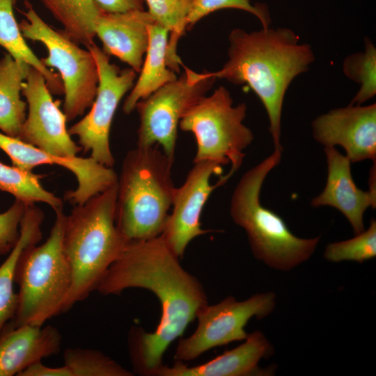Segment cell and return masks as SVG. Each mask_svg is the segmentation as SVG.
Returning <instances> with one entry per match:
<instances>
[{
	"mask_svg": "<svg viewBox=\"0 0 376 376\" xmlns=\"http://www.w3.org/2000/svg\"><path fill=\"white\" fill-rule=\"evenodd\" d=\"M42 176L0 162V191L13 195L26 205L45 203L54 211L63 208V201L42 187Z\"/></svg>",
	"mask_w": 376,
	"mask_h": 376,
	"instance_id": "obj_26",
	"label": "cell"
},
{
	"mask_svg": "<svg viewBox=\"0 0 376 376\" xmlns=\"http://www.w3.org/2000/svg\"><path fill=\"white\" fill-rule=\"evenodd\" d=\"M185 68L182 76L140 100L135 107L140 120L137 146L159 145L173 161L180 120L217 79L210 72L197 73Z\"/></svg>",
	"mask_w": 376,
	"mask_h": 376,
	"instance_id": "obj_9",
	"label": "cell"
},
{
	"mask_svg": "<svg viewBox=\"0 0 376 376\" xmlns=\"http://www.w3.org/2000/svg\"><path fill=\"white\" fill-rule=\"evenodd\" d=\"M43 219L44 214L39 207L34 204L26 205L18 241L0 265V335L15 317L17 308L18 295L14 291V283L19 258L27 246L40 241Z\"/></svg>",
	"mask_w": 376,
	"mask_h": 376,
	"instance_id": "obj_20",
	"label": "cell"
},
{
	"mask_svg": "<svg viewBox=\"0 0 376 376\" xmlns=\"http://www.w3.org/2000/svg\"><path fill=\"white\" fill-rule=\"evenodd\" d=\"M169 31L153 22L149 26V42L140 75L125 99L123 111L129 114L138 102L143 100L167 83L175 80V72L166 65Z\"/></svg>",
	"mask_w": 376,
	"mask_h": 376,
	"instance_id": "obj_21",
	"label": "cell"
},
{
	"mask_svg": "<svg viewBox=\"0 0 376 376\" xmlns=\"http://www.w3.org/2000/svg\"><path fill=\"white\" fill-rule=\"evenodd\" d=\"M376 256V221L372 219L367 230L347 240L327 244L324 257L329 261L362 263Z\"/></svg>",
	"mask_w": 376,
	"mask_h": 376,
	"instance_id": "obj_29",
	"label": "cell"
},
{
	"mask_svg": "<svg viewBox=\"0 0 376 376\" xmlns=\"http://www.w3.org/2000/svg\"><path fill=\"white\" fill-rule=\"evenodd\" d=\"M364 42V52L352 54L343 61L345 75L360 85L350 104L361 105L376 94V48L368 38Z\"/></svg>",
	"mask_w": 376,
	"mask_h": 376,
	"instance_id": "obj_27",
	"label": "cell"
},
{
	"mask_svg": "<svg viewBox=\"0 0 376 376\" xmlns=\"http://www.w3.org/2000/svg\"><path fill=\"white\" fill-rule=\"evenodd\" d=\"M118 182L65 216L63 249L72 273L63 311L96 290L127 244L116 224Z\"/></svg>",
	"mask_w": 376,
	"mask_h": 376,
	"instance_id": "obj_3",
	"label": "cell"
},
{
	"mask_svg": "<svg viewBox=\"0 0 376 376\" xmlns=\"http://www.w3.org/2000/svg\"><path fill=\"white\" fill-rule=\"evenodd\" d=\"M54 212L55 221L47 240L39 246H27L19 258L15 276L19 286L17 308L7 327L42 326L63 311L72 273L62 243L66 214L63 208Z\"/></svg>",
	"mask_w": 376,
	"mask_h": 376,
	"instance_id": "obj_6",
	"label": "cell"
},
{
	"mask_svg": "<svg viewBox=\"0 0 376 376\" xmlns=\"http://www.w3.org/2000/svg\"><path fill=\"white\" fill-rule=\"evenodd\" d=\"M86 48L97 66V93L88 113L72 125L68 132L77 136L81 150L89 152L90 157L112 168L115 159L109 142L111 123L121 99L134 84L136 72L131 68L120 70L111 63L109 56L95 43Z\"/></svg>",
	"mask_w": 376,
	"mask_h": 376,
	"instance_id": "obj_11",
	"label": "cell"
},
{
	"mask_svg": "<svg viewBox=\"0 0 376 376\" xmlns=\"http://www.w3.org/2000/svg\"><path fill=\"white\" fill-rule=\"evenodd\" d=\"M327 178L323 191L311 200L312 207L330 206L340 212L354 235L365 230L363 216L368 207L375 208L376 192L363 191L355 184L350 159L335 147H324Z\"/></svg>",
	"mask_w": 376,
	"mask_h": 376,
	"instance_id": "obj_16",
	"label": "cell"
},
{
	"mask_svg": "<svg viewBox=\"0 0 376 376\" xmlns=\"http://www.w3.org/2000/svg\"><path fill=\"white\" fill-rule=\"evenodd\" d=\"M276 304L272 292L253 295L237 301L229 296L220 302L203 306L198 313V325L189 337L180 338L175 349V361L186 362L198 358L214 347L245 340V327L249 320L270 314Z\"/></svg>",
	"mask_w": 376,
	"mask_h": 376,
	"instance_id": "obj_10",
	"label": "cell"
},
{
	"mask_svg": "<svg viewBox=\"0 0 376 376\" xmlns=\"http://www.w3.org/2000/svg\"><path fill=\"white\" fill-rule=\"evenodd\" d=\"M26 207L25 203L15 199L6 211L0 213V256L9 253L18 241Z\"/></svg>",
	"mask_w": 376,
	"mask_h": 376,
	"instance_id": "obj_31",
	"label": "cell"
},
{
	"mask_svg": "<svg viewBox=\"0 0 376 376\" xmlns=\"http://www.w3.org/2000/svg\"><path fill=\"white\" fill-rule=\"evenodd\" d=\"M273 347L260 331L249 334L239 346L226 351L204 363L188 366L185 362L175 361L169 366L164 363L152 376H251L270 375L273 368L261 369L259 361L273 354Z\"/></svg>",
	"mask_w": 376,
	"mask_h": 376,
	"instance_id": "obj_17",
	"label": "cell"
},
{
	"mask_svg": "<svg viewBox=\"0 0 376 376\" xmlns=\"http://www.w3.org/2000/svg\"><path fill=\"white\" fill-rule=\"evenodd\" d=\"M0 149L10 157L13 166L26 171L32 172L40 165L52 164L72 172L76 177L77 187L67 191L65 199L74 205L84 203L118 182V175L111 167L101 164L91 157L56 156L2 132Z\"/></svg>",
	"mask_w": 376,
	"mask_h": 376,
	"instance_id": "obj_14",
	"label": "cell"
},
{
	"mask_svg": "<svg viewBox=\"0 0 376 376\" xmlns=\"http://www.w3.org/2000/svg\"><path fill=\"white\" fill-rule=\"evenodd\" d=\"M246 105L236 106L229 91L219 86L210 96H203L182 116L180 128L191 132L196 141L194 162L213 161L223 166L230 164V178L240 168L254 136L244 123Z\"/></svg>",
	"mask_w": 376,
	"mask_h": 376,
	"instance_id": "obj_7",
	"label": "cell"
},
{
	"mask_svg": "<svg viewBox=\"0 0 376 376\" xmlns=\"http://www.w3.org/2000/svg\"><path fill=\"white\" fill-rule=\"evenodd\" d=\"M194 0H144L148 12L155 22L169 31L170 38L166 49V65L175 72H180L182 64L177 54L180 38L187 30L186 20Z\"/></svg>",
	"mask_w": 376,
	"mask_h": 376,
	"instance_id": "obj_25",
	"label": "cell"
},
{
	"mask_svg": "<svg viewBox=\"0 0 376 376\" xmlns=\"http://www.w3.org/2000/svg\"><path fill=\"white\" fill-rule=\"evenodd\" d=\"M26 19L19 24L24 38L42 43L48 56L41 60L47 68L58 69L65 95L63 113L67 121L82 116L95 98L99 75L91 52L79 47L65 31L52 28L25 0Z\"/></svg>",
	"mask_w": 376,
	"mask_h": 376,
	"instance_id": "obj_8",
	"label": "cell"
},
{
	"mask_svg": "<svg viewBox=\"0 0 376 376\" xmlns=\"http://www.w3.org/2000/svg\"><path fill=\"white\" fill-rule=\"evenodd\" d=\"M311 126L319 143L341 146L351 163L376 162V104L331 109L315 118Z\"/></svg>",
	"mask_w": 376,
	"mask_h": 376,
	"instance_id": "obj_15",
	"label": "cell"
},
{
	"mask_svg": "<svg viewBox=\"0 0 376 376\" xmlns=\"http://www.w3.org/2000/svg\"><path fill=\"white\" fill-rule=\"evenodd\" d=\"M104 13H124L135 10H144V0H93Z\"/></svg>",
	"mask_w": 376,
	"mask_h": 376,
	"instance_id": "obj_32",
	"label": "cell"
},
{
	"mask_svg": "<svg viewBox=\"0 0 376 376\" xmlns=\"http://www.w3.org/2000/svg\"><path fill=\"white\" fill-rule=\"evenodd\" d=\"M179 259L161 235L127 243L96 289L103 295H118L129 288H142L158 298L162 315L155 331L133 326L128 334L131 363L140 375H153L163 364L169 345L208 304L202 283L182 267Z\"/></svg>",
	"mask_w": 376,
	"mask_h": 376,
	"instance_id": "obj_1",
	"label": "cell"
},
{
	"mask_svg": "<svg viewBox=\"0 0 376 376\" xmlns=\"http://www.w3.org/2000/svg\"><path fill=\"white\" fill-rule=\"evenodd\" d=\"M173 162L155 146H136L125 155L118 177L116 224L127 243L162 235L175 188Z\"/></svg>",
	"mask_w": 376,
	"mask_h": 376,
	"instance_id": "obj_4",
	"label": "cell"
},
{
	"mask_svg": "<svg viewBox=\"0 0 376 376\" xmlns=\"http://www.w3.org/2000/svg\"><path fill=\"white\" fill-rule=\"evenodd\" d=\"M226 8L239 9L255 15L264 29L271 22L267 8L261 3L252 4L251 0H194L186 20L187 30L210 13Z\"/></svg>",
	"mask_w": 376,
	"mask_h": 376,
	"instance_id": "obj_30",
	"label": "cell"
},
{
	"mask_svg": "<svg viewBox=\"0 0 376 376\" xmlns=\"http://www.w3.org/2000/svg\"><path fill=\"white\" fill-rule=\"evenodd\" d=\"M18 376H71V374L65 365L49 367L39 361L27 367Z\"/></svg>",
	"mask_w": 376,
	"mask_h": 376,
	"instance_id": "obj_33",
	"label": "cell"
},
{
	"mask_svg": "<svg viewBox=\"0 0 376 376\" xmlns=\"http://www.w3.org/2000/svg\"><path fill=\"white\" fill-rule=\"evenodd\" d=\"M194 164L184 183L174 189L172 212L161 235L179 258L183 257L187 246L194 239L210 231L201 227L202 211L212 191L230 178L226 174L212 185L211 176L221 175L223 166L208 160L194 162Z\"/></svg>",
	"mask_w": 376,
	"mask_h": 376,
	"instance_id": "obj_12",
	"label": "cell"
},
{
	"mask_svg": "<svg viewBox=\"0 0 376 376\" xmlns=\"http://www.w3.org/2000/svg\"><path fill=\"white\" fill-rule=\"evenodd\" d=\"M228 60L216 79L234 84H246L265 107L274 149L281 145V115L287 89L292 80L306 72L314 61L311 47L288 28L269 27L250 33L241 29L228 36Z\"/></svg>",
	"mask_w": 376,
	"mask_h": 376,
	"instance_id": "obj_2",
	"label": "cell"
},
{
	"mask_svg": "<svg viewBox=\"0 0 376 376\" xmlns=\"http://www.w3.org/2000/svg\"><path fill=\"white\" fill-rule=\"evenodd\" d=\"M155 22L148 11L104 13L95 25V36L102 43V51L128 64L139 72L149 42V26Z\"/></svg>",
	"mask_w": 376,
	"mask_h": 376,
	"instance_id": "obj_18",
	"label": "cell"
},
{
	"mask_svg": "<svg viewBox=\"0 0 376 376\" xmlns=\"http://www.w3.org/2000/svg\"><path fill=\"white\" fill-rule=\"evenodd\" d=\"M30 66L8 53L0 58V130L13 138L18 139L27 114L21 93Z\"/></svg>",
	"mask_w": 376,
	"mask_h": 376,
	"instance_id": "obj_22",
	"label": "cell"
},
{
	"mask_svg": "<svg viewBox=\"0 0 376 376\" xmlns=\"http://www.w3.org/2000/svg\"><path fill=\"white\" fill-rule=\"evenodd\" d=\"M71 376H132L134 374L111 357L93 349L70 347L63 352Z\"/></svg>",
	"mask_w": 376,
	"mask_h": 376,
	"instance_id": "obj_28",
	"label": "cell"
},
{
	"mask_svg": "<svg viewBox=\"0 0 376 376\" xmlns=\"http://www.w3.org/2000/svg\"><path fill=\"white\" fill-rule=\"evenodd\" d=\"M282 151L274 149L243 174L233 192L230 214L234 223L245 230L258 260L271 268L288 271L311 258L320 237L306 239L296 236L279 214L260 202L263 182L280 163Z\"/></svg>",
	"mask_w": 376,
	"mask_h": 376,
	"instance_id": "obj_5",
	"label": "cell"
},
{
	"mask_svg": "<svg viewBox=\"0 0 376 376\" xmlns=\"http://www.w3.org/2000/svg\"><path fill=\"white\" fill-rule=\"evenodd\" d=\"M64 31L86 47L94 42L95 25L102 11L93 0H40Z\"/></svg>",
	"mask_w": 376,
	"mask_h": 376,
	"instance_id": "obj_24",
	"label": "cell"
},
{
	"mask_svg": "<svg viewBox=\"0 0 376 376\" xmlns=\"http://www.w3.org/2000/svg\"><path fill=\"white\" fill-rule=\"evenodd\" d=\"M17 0H0V45L15 60L25 62L44 76L52 93L61 94L63 86L61 78L45 66L27 45L15 15Z\"/></svg>",
	"mask_w": 376,
	"mask_h": 376,
	"instance_id": "obj_23",
	"label": "cell"
},
{
	"mask_svg": "<svg viewBox=\"0 0 376 376\" xmlns=\"http://www.w3.org/2000/svg\"><path fill=\"white\" fill-rule=\"evenodd\" d=\"M62 337L53 326L5 327L0 335V376L19 375L31 364L61 350Z\"/></svg>",
	"mask_w": 376,
	"mask_h": 376,
	"instance_id": "obj_19",
	"label": "cell"
},
{
	"mask_svg": "<svg viewBox=\"0 0 376 376\" xmlns=\"http://www.w3.org/2000/svg\"><path fill=\"white\" fill-rule=\"evenodd\" d=\"M28 113L18 139L59 157H75L81 150L66 127V117L54 102L42 73L29 67L22 84Z\"/></svg>",
	"mask_w": 376,
	"mask_h": 376,
	"instance_id": "obj_13",
	"label": "cell"
}]
</instances>
